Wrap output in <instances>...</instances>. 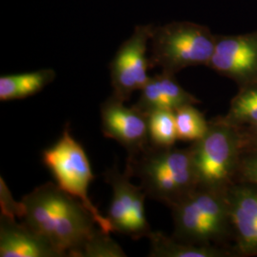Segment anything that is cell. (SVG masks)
<instances>
[{"mask_svg": "<svg viewBox=\"0 0 257 257\" xmlns=\"http://www.w3.org/2000/svg\"><path fill=\"white\" fill-rule=\"evenodd\" d=\"M216 36L207 26L193 22H171L154 26L151 37V64L175 74L188 67L208 66Z\"/></svg>", "mask_w": 257, "mask_h": 257, "instance_id": "5", "label": "cell"}, {"mask_svg": "<svg viewBox=\"0 0 257 257\" xmlns=\"http://www.w3.org/2000/svg\"><path fill=\"white\" fill-rule=\"evenodd\" d=\"M140 92L139 99L134 106L145 114L156 110L175 111L185 105L200 103L176 81L175 74L164 72L150 76Z\"/></svg>", "mask_w": 257, "mask_h": 257, "instance_id": "13", "label": "cell"}, {"mask_svg": "<svg viewBox=\"0 0 257 257\" xmlns=\"http://www.w3.org/2000/svg\"><path fill=\"white\" fill-rule=\"evenodd\" d=\"M150 257H231L235 252L217 245H197L169 237L161 231H152Z\"/></svg>", "mask_w": 257, "mask_h": 257, "instance_id": "14", "label": "cell"}, {"mask_svg": "<svg viewBox=\"0 0 257 257\" xmlns=\"http://www.w3.org/2000/svg\"><path fill=\"white\" fill-rule=\"evenodd\" d=\"M127 254L110 233L96 227L83 244L77 257H125Z\"/></svg>", "mask_w": 257, "mask_h": 257, "instance_id": "19", "label": "cell"}, {"mask_svg": "<svg viewBox=\"0 0 257 257\" xmlns=\"http://www.w3.org/2000/svg\"><path fill=\"white\" fill-rule=\"evenodd\" d=\"M0 256L64 257L48 239L24 222L0 215Z\"/></svg>", "mask_w": 257, "mask_h": 257, "instance_id": "12", "label": "cell"}, {"mask_svg": "<svg viewBox=\"0 0 257 257\" xmlns=\"http://www.w3.org/2000/svg\"><path fill=\"white\" fill-rule=\"evenodd\" d=\"M56 77L53 69H41L24 74L0 77V101L24 99L41 92Z\"/></svg>", "mask_w": 257, "mask_h": 257, "instance_id": "15", "label": "cell"}, {"mask_svg": "<svg viewBox=\"0 0 257 257\" xmlns=\"http://www.w3.org/2000/svg\"><path fill=\"white\" fill-rule=\"evenodd\" d=\"M23 222L44 235L64 256L77 257L85 241L98 226L78 199L48 182L22 198Z\"/></svg>", "mask_w": 257, "mask_h": 257, "instance_id": "1", "label": "cell"}, {"mask_svg": "<svg viewBox=\"0 0 257 257\" xmlns=\"http://www.w3.org/2000/svg\"><path fill=\"white\" fill-rule=\"evenodd\" d=\"M240 182L257 186V148L246 147L239 166Z\"/></svg>", "mask_w": 257, "mask_h": 257, "instance_id": "21", "label": "cell"}, {"mask_svg": "<svg viewBox=\"0 0 257 257\" xmlns=\"http://www.w3.org/2000/svg\"><path fill=\"white\" fill-rule=\"evenodd\" d=\"M209 123L206 135L190 147L197 188L225 193L238 177L246 142L241 128L223 116Z\"/></svg>", "mask_w": 257, "mask_h": 257, "instance_id": "3", "label": "cell"}, {"mask_svg": "<svg viewBox=\"0 0 257 257\" xmlns=\"http://www.w3.org/2000/svg\"><path fill=\"white\" fill-rule=\"evenodd\" d=\"M239 88L257 82V31L238 36H216L208 64Z\"/></svg>", "mask_w": 257, "mask_h": 257, "instance_id": "9", "label": "cell"}, {"mask_svg": "<svg viewBox=\"0 0 257 257\" xmlns=\"http://www.w3.org/2000/svg\"><path fill=\"white\" fill-rule=\"evenodd\" d=\"M246 147L257 148V124L241 128Z\"/></svg>", "mask_w": 257, "mask_h": 257, "instance_id": "22", "label": "cell"}, {"mask_svg": "<svg viewBox=\"0 0 257 257\" xmlns=\"http://www.w3.org/2000/svg\"><path fill=\"white\" fill-rule=\"evenodd\" d=\"M126 172L140 180L148 197L172 208L197 188L190 147H154L127 159Z\"/></svg>", "mask_w": 257, "mask_h": 257, "instance_id": "2", "label": "cell"}, {"mask_svg": "<svg viewBox=\"0 0 257 257\" xmlns=\"http://www.w3.org/2000/svg\"><path fill=\"white\" fill-rule=\"evenodd\" d=\"M103 176L112 190L107 214L111 231L134 240L148 238L153 230L146 218L144 203L147 194L142 187L132 183L128 172L121 173L116 165L108 169Z\"/></svg>", "mask_w": 257, "mask_h": 257, "instance_id": "7", "label": "cell"}, {"mask_svg": "<svg viewBox=\"0 0 257 257\" xmlns=\"http://www.w3.org/2000/svg\"><path fill=\"white\" fill-rule=\"evenodd\" d=\"M232 235L239 256L257 255V186L234 183L227 192Z\"/></svg>", "mask_w": 257, "mask_h": 257, "instance_id": "11", "label": "cell"}, {"mask_svg": "<svg viewBox=\"0 0 257 257\" xmlns=\"http://www.w3.org/2000/svg\"><path fill=\"white\" fill-rule=\"evenodd\" d=\"M42 162L55 177L57 186L82 203L98 227L110 233V221L89 197V186L94 175L82 145L72 136L69 125H66L57 142L43 151Z\"/></svg>", "mask_w": 257, "mask_h": 257, "instance_id": "6", "label": "cell"}, {"mask_svg": "<svg viewBox=\"0 0 257 257\" xmlns=\"http://www.w3.org/2000/svg\"><path fill=\"white\" fill-rule=\"evenodd\" d=\"M104 137L118 142L127 151L128 159L138 156L149 146L147 114L111 93L100 108Z\"/></svg>", "mask_w": 257, "mask_h": 257, "instance_id": "10", "label": "cell"}, {"mask_svg": "<svg viewBox=\"0 0 257 257\" xmlns=\"http://www.w3.org/2000/svg\"><path fill=\"white\" fill-rule=\"evenodd\" d=\"M175 116L178 140L195 142L208 132L209 121L193 104L185 105L175 110Z\"/></svg>", "mask_w": 257, "mask_h": 257, "instance_id": "18", "label": "cell"}, {"mask_svg": "<svg viewBox=\"0 0 257 257\" xmlns=\"http://www.w3.org/2000/svg\"><path fill=\"white\" fill-rule=\"evenodd\" d=\"M227 192L196 188L174 205V237L191 244L220 246L232 235Z\"/></svg>", "mask_w": 257, "mask_h": 257, "instance_id": "4", "label": "cell"}, {"mask_svg": "<svg viewBox=\"0 0 257 257\" xmlns=\"http://www.w3.org/2000/svg\"><path fill=\"white\" fill-rule=\"evenodd\" d=\"M154 26H136L132 36L121 44L110 61L112 93L123 101H128L132 93L140 91L150 78L148 71L152 64L147 53Z\"/></svg>", "mask_w": 257, "mask_h": 257, "instance_id": "8", "label": "cell"}, {"mask_svg": "<svg viewBox=\"0 0 257 257\" xmlns=\"http://www.w3.org/2000/svg\"><path fill=\"white\" fill-rule=\"evenodd\" d=\"M223 118L240 128L257 124V82L239 88Z\"/></svg>", "mask_w": 257, "mask_h": 257, "instance_id": "16", "label": "cell"}, {"mask_svg": "<svg viewBox=\"0 0 257 257\" xmlns=\"http://www.w3.org/2000/svg\"><path fill=\"white\" fill-rule=\"evenodd\" d=\"M0 208L1 214L11 218H23L24 216V204L22 200L18 202L13 197V194L2 176L0 177Z\"/></svg>", "mask_w": 257, "mask_h": 257, "instance_id": "20", "label": "cell"}, {"mask_svg": "<svg viewBox=\"0 0 257 257\" xmlns=\"http://www.w3.org/2000/svg\"><path fill=\"white\" fill-rule=\"evenodd\" d=\"M149 144L158 148L175 146L177 138L175 111L156 110L147 114Z\"/></svg>", "mask_w": 257, "mask_h": 257, "instance_id": "17", "label": "cell"}]
</instances>
